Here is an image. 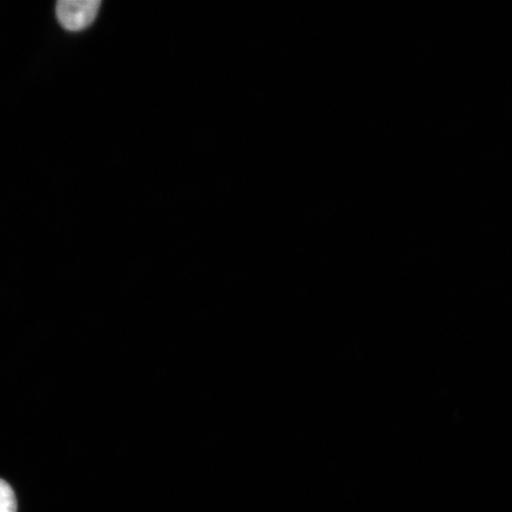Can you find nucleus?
<instances>
[{
    "label": "nucleus",
    "mask_w": 512,
    "mask_h": 512,
    "mask_svg": "<svg viewBox=\"0 0 512 512\" xmlns=\"http://www.w3.org/2000/svg\"><path fill=\"white\" fill-rule=\"evenodd\" d=\"M100 6V0H61L56 15L64 29L80 31L94 22Z\"/></svg>",
    "instance_id": "obj_1"
},
{
    "label": "nucleus",
    "mask_w": 512,
    "mask_h": 512,
    "mask_svg": "<svg viewBox=\"0 0 512 512\" xmlns=\"http://www.w3.org/2000/svg\"><path fill=\"white\" fill-rule=\"evenodd\" d=\"M0 512H17L15 492L4 479H0Z\"/></svg>",
    "instance_id": "obj_2"
}]
</instances>
